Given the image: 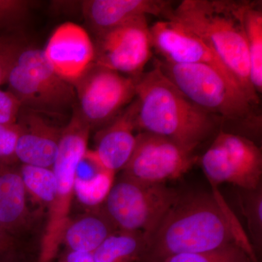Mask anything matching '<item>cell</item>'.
<instances>
[{"label":"cell","mask_w":262,"mask_h":262,"mask_svg":"<svg viewBox=\"0 0 262 262\" xmlns=\"http://www.w3.org/2000/svg\"><path fill=\"white\" fill-rule=\"evenodd\" d=\"M27 191L20 170L0 165V227L12 229L21 225L27 215Z\"/></svg>","instance_id":"cell-19"},{"label":"cell","mask_w":262,"mask_h":262,"mask_svg":"<svg viewBox=\"0 0 262 262\" xmlns=\"http://www.w3.org/2000/svg\"><path fill=\"white\" fill-rule=\"evenodd\" d=\"M210 192H180L156 228L146 237L141 262L205 252L237 244L253 262L258 261L251 241L217 187Z\"/></svg>","instance_id":"cell-1"},{"label":"cell","mask_w":262,"mask_h":262,"mask_svg":"<svg viewBox=\"0 0 262 262\" xmlns=\"http://www.w3.org/2000/svg\"><path fill=\"white\" fill-rule=\"evenodd\" d=\"M20 173L27 193L38 203L49 206L54 198L56 188L53 169L23 164Z\"/></svg>","instance_id":"cell-22"},{"label":"cell","mask_w":262,"mask_h":262,"mask_svg":"<svg viewBox=\"0 0 262 262\" xmlns=\"http://www.w3.org/2000/svg\"><path fill=\"white\" fill-rule=\"evenodd\" d=\"M117 231L103 208L96 209L70 221L63 234V244L68 250L94 253L108 236Z\"/></svg>","instance_id":"cell-18"},{"label":"cell","mask_w":262,"mask_h":262,"mask_svg":"<svg viewBox=\"0 0 262 262\" xmlns=\"http://www.w3.org/2000/svg\"><path fill=\"white\" fill-rule=\"evenodd\" d=\"M31 3L24 0H0V29L13 28L28 13Z\"/></svg>","instance_id":"cell-27"},{"label":"cell","mask_w":262,"mask_h":262,"mask_svg":"<svg viewBox=\"0 0 262 262\" xmlns=\"http://www.w3.org/2000/svg\"><path fill=\"white\" fill-rule=\"evenodd\" d=\"M147 243L141 232L118 230L100 245L94 252L96 262H141Z\"/></svg>","instance_id":"cell-20"},{"label":"cell","mask_w":262,"mask_h":262,"mask_svg":"<svg viewBox=\"0 0 262 262\" xmlns=\"http://www.w3.org/2000/svg\"><path fill=\"white\" fill-rule=\"evenodd\" d=\"M20 108V103L10 91L0 89V124L15 123Z\"/></svg>","instance_id":"cell-28"},{"label":"cell","mask_w":262,"mask_h":262,"mask_svg":"<svg viewBox=\"0 0 262 262\" xmlns=\"http://www.w3.org/2000/svg\"><path fill=\"white\" fill-rule=\"evenodd\" d=\"M26 48L20 38L13 34L0 35V85L6 83L10 70Z\"/></svg>","instance_id":"cell-25"},{"label":"cell","mask_w":262,"mask_h":262,"mask_svg":"<svg viewBox=\"0 0 262 262\" xmlns=\"http://www.w3.org/2000/svg\"><path fill=\"white\" fill-rule=\"evenodd\" d=\"M115 172L102 168L88 149L76 170L75 196L84 206L98 208L106 201L115 182Z\"/></svg>","instance_id":"cell-17"},{"label":"cell","mask_w":262,"mask_h":262,"mask_svg":"<svg viewBox=\"0 0 262 262\" xmlns=\"http://www.w3.org/2000/svg\"><path fill=\"white\" fill-rule=\"evenodd\" d=\"M201 164L211 185L227 183L244 189L261 187V149L246 136L220 130Z\"/></svg>","instance_id":"cell-8"},{"label":"cell","mask_w":262,"mask_h":262,"mask_svg":"<svg viewBox=\"0 0 262 262\" xmlns=\"http://www.w3.org/2000/svg\"><path fill=\"white\" fill-rule=\"evenodd\" d=\"M163 262H253L246 251L237 244L225 245L205 252L177 255Z\"/></svg>","instance_id":"cell-24"},{"label":"cell","mask_w":262,"mask_h":262,"mask_svg":"<svg viewBox=\"0 0 262 262\" xmlns=\"http://www.w3.org/2000/svg\"><path fill=\"white\" fill-rule=\"evenodd\" d=\"M180 192L165 184L141 182L122 175L114 184L103 209L118 230L149 235Z\"/></svg>","instance_id":"cell-7"},{"label":"cell","mask_w":262,"mask_h":262,"mask_svg":"<svg viewBox=\"0 0 262 262\" xmlns=\"http://www.w3.org/2000/svg\"><path fill=\"white\" fill-rule=\"evenodd\" d=\"M6 83L22 108L47 116H61L77 104L73 84L53 70L42 50L37 48L20 52Z\"/></svg>","instance_id":"cell-6"},{"label":"cell","mask_w":262,"mask_h":262,"mask_svg":"<svg viewBox=\"0 0 262 262\" xmlns=\"http://www.w3.org/2000/svg\"><path fill=\"white\" fill-rule=\"evenodd\" d=\"M16 123L18 161L24 165L53 168L63 128L53 125L47 115L22 107Z\"/></svg>","instance_id":"cell-14"},{"label":"cell","mask_w":262,"mask_h":262,"mask_svg":"<svg viewBox=\"0 0 262 262\" xmlns=\"http://www.w3.org/2000/svg\"><path fill=\"white\" fill-rule=\"evenodd\" d=\"M73 85L77 108L91 129L107 125L136 98V77L94 63Z\"/></svg>","instance_id":"cell-9"},{"label":"cell","mask_w":262,"mask_h":262,"mask_svg":"<svg viewBox=\"0 0 262 262\" xmlns=\"http://www.w3.org/2000/svg\"><path fill=\"white\" fill-rule=\"evenodd\" d=\"M18 134L16 122L0 124V165H13L18 162L16 145Z\"/></svg>","instance_id":"cell-26"},{"label":"cell","mask_w":262,"mask_h":262,"mask_svg":"<svg viewBox=\"0 0 262 262\" xmlns=\"http://www.w3.org/2000/svg\"><path fill=\"white\" fill-rule=\"evenodd\" d=\"M136 98L140 132L163 136L195 151L218 130L219 117L191 102L156 63L136 77Z\"/></svg>","instance_id":"cell-2"},{"label":"cell","mask_w":262,"mask_h":262,"mask_svg":"<svg viewBox=\"0 0 262 262\" xmlns=\"http://www.w3.org/2000/svg\"><path fill=\"white\" fill-rule=\"evenodd\" d=\"M173 8L161 0H87L82 3L86 22L96 36L148 15L167 18Z\"/></svg>","instance_id":"cell-16"},{"label":"cell","mask_w":262,"mask_h":262,"mask_svg":"<svg viewBox=\"0 0 262 262\" xmlns=\"http://www.w3.org/2000/svg\"><path fill=\"white\" fill-rule=\"evenodd\" d=\"M237 189L239 208L247 223L251 245L258 252L262 246V187Z\"/></svg>","instance_id":"cell-23"},{"label":"cell","mask_w":262,"mask_h":262,"mask_svg":"<svg viewBox=\"0 0 262 262\" xmlns=\"http://www.w3.org/2000/svg\"><path fill=\"white\" fill-rule=\"evenodd\" d=\"M249 1L184 0L165 19L177 20L207 43L253 105L259 102L250 78L244 13Z\"/></svg>","instance_id":"cell-3"},{"label":"cell","mask_w":262,"mask_h":262,"mask_svg":"<svg viewBox=\"0 0 262 262\" xmlns=\"http://www.w3.org/2000/svg\"><path fill=\"white\" fill-rule=\"evenodd\" d=\"M196 161L194 151L163 136L140 132L123 175L141 182L165 184L183 177Z\"/></svg>","instance_id":"cell-10"},{"label":"cell","mask_w":262,"mask_h":262,"mask_svg":"<svg viewBox=\"0 0 262 262\" xmlns=\"http://www.w3.org/2000/svg\"><path fill=\"white\" fill-rule=\"evenodd\" d=\"M89 124L74 108L70 122L63 127L53 169L56 176L54 198L48 206V218L41 241L38 262H52L63 244V234L70 222V211L75 196V179L78 164L87 151Z\"/></svg>","instance_id":"cell-4"},{"label":"cell","mask_w":262,"mask_h":262,"mask_svg":"<svg viewBox=\"0 0 262 262\" xmlns=\"http://www.w3.org/2000/svg\"><path fill=\"white\" fill-rule=\"evenodd\" d=\"M155 63L184 96L203 111L229 121L254 119V105L244 91L213 67L163 61Z\"/></svg>","instance_id":"cell-5"},{"label":"cell","mask_w":262,"mask_h":262,"mask_svg":"<svg viewBox=\"0 0 262 262\" xmlns=\"http://www.w3.org/2000/svg\"><path fill=\"white\" fill-rule=\"evenodd\" d=\"M94 63L136 77L152 56L150 27L146 16L127 22L98 36Z\"/></svg>","instance_id":"cell-11"},{"label":"cell","mask_w":262,"mask_h":262,"mask_svg":"<svg viewBox=\"0 0 262 262\" xmlns=\"http://www.w3.org/2000/svg\"><path fill=\"white\" fill-rule=\"evenodd\" d=\"M138 104L135 99L98 133L96 149L92 150L102 168L116 173L123 170L135 149Z\"/></svg>","instance_id":"cell-15"},{"label":"cell","mask_w":262,"mask_h":262,"mask_svg":"<svg viewBox=\"0 0 262 262\" xmlns=\"http://www.w3.org/2000/svg\"><path fill=\"white\" fill-rule=\"evenodd\" d=\"M58 262H96L94 253L68 250L62 255Z\"/></svg>","instance_id":"cell-29"},{"label":"cell","mask_w":262,"mask_h":262,"mask_svg":"<svg viewBox=\"0 0 262 262\" xmlns=\"http://www.w3.org/2000/svg\"><path fill=\"white\" fill-rule=\"evenodd\" d=\"M150 34L152 48L163 57V61L176 64L209 66L241 89L234 76L213 50L185 26L177 20L165 19L153 24L150 27Z\"/></svg>","instance_id":"cell-12"},{"label":"cell","mask_w":262,"mask_h":262,"mask_svg":"<svg viewBox=\"0 0 262 262\" xmlns=\"http://www.w3.org/2000/svg\"><path fill=\"white\" fill-rule=\"evenodd\" d=\"M42 51L53 70L72 84L94 63L95 46L89 33L72 22L57 27Z\"/></svg>","instance_id":"cell-13"},{"label":"cell","mask_w":262,"mask_h":262,"mask_svg":"<svg viewBox=\"0 0 262 262\" xmlns=\"http://www.w3.org/2000/svg\"><path fill=\"white\" fill-rule=\"evenodd\" d=\"M261 3L248 2L244 25L249 58L250 78L256 94L262 92V10Z\"/></svg>","instance_id":"cell-21"}]
</instances>
